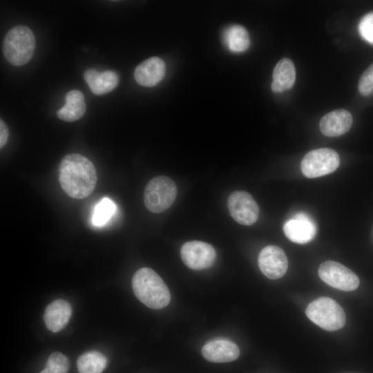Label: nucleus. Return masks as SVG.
I'll use <instances>...</instances> for the list:
<instances>
[{
  "label": "nucleus",
  "mask_w": 373,
  "mask_h": 373,
  "mask_svg": "<svg viewBox=\"0 0 373 373\" xmlns=\"http://www.w3.org/2000/svg\"><path fill=\"white\" fill-rule=\"evenodd\" d=\"M84 77L92 93L97 95L111 92L119 83L118 75L113 70L99 72L89 68L84 72Z\"/></svg>",
  "instance_id": "obj_16"
},
{
  "label": "nucleus",
  "mask_w": 373,
  "mask_h": 373,
  "mask_svg": "<svg viewBox=\"0 0 373 373\" xmlns=\"http://www.w3.org/2000/svg\"><path fill=\"white\" fill-rule=\"evenodd\" d=\"M258 266L269 279H278L287 272L288 260L283 249L276 245L265 247L258 256Z\"/></svg>",
  "instance_id": "obj_10"
},
{
  "label": "nucleus",
  "mask_w": 373,
  "mask_h": 373,
  "mask_svg": "<svg viewBox=\"0 0 373 373\" xmlns=\"http://www.w3.org/2000/svg\"><path fill=\"white\" fill-rule=\"evenodd\" d=\"M66 104L57 111V117L66 122H74L83 117L86 106L83 93L78 90L68 91L65 96Z\"/></svg>",
  "instance_id": "obj_18"
},
{
  "label": "nucleus",
  "mask_w": 373,
  "mask_h": 373,
  "mask_svg": "<svg viewBox=\"0 0 373 373\" xmlns=\"http://www.w3.org/2000/svg\"><path fill=\"white\" fill-rule=\"evenodd\" d=\"M115 203L108 198H102L95 207L92 215V223L95 227L105 225L114 215Z\"/></svg>",
  "instance_id": "obj_21"
},
{
  "label": "nucleus",
  "mask_w": 373,
  "mask_h": 373,
  "mask_svg": "<svg viewBox=\"0 0 373 373\" xmlns=\"http://www.w3.org/2000/svg\"><path fill=\"white\" fill-rule=\"evenodd\" d=\"M180 256L183 262L189 268L202 270L209 268L213 265L216 251L209 243L193 240L182 245Z\"/></svg>",
  "instance_id": "obj_8"
},
{
  "label": "nucleus",
  "mask_w": 373,
  "mask_h": 373,
  "mask_svg": "<svg viewBox=\"0 0 373 373\" xmlns=\"http://www.w3.org/2000/svg\"><path fill=\"white\" fill-rule=\"evenodd\" d=\"M358 89L363 96L373 94V63L369 66L361 76L358 80Z\"/></svg>",
  "instance_id": "obj_23"
},
{
  "label": "nucleus",
  "mask_w": 373,
  "mask_h": 373,
  "mask_svg": "<svg viewBox=\"0 0 373 373\" xmlns=\"http://www.w3.org/2000/svg\"><path fill=\"white\" fill-rule=\"evenodd\" d=\"M177 186L169 177L159 175L152 178L144 192V202L148 210L161 213L169 209L177 195Z\"/></svg>",
  "instance_id": "obj_5"
},
{
  "label": "nucleus",
  "mask_w": 373,
  "mask_h": 373,
  "mask_svg": "<svg viewBox=\"0 0 373 373\" xmlns=\"http://www.w3.org/2000/svg\"><path fill=\"white\" fill-rule=\"evenodd\" d=\"M204 358L213 363L233 361L240 356L238 347L226 339H216L207 343L202 348Z\"/></svg>",
  "instance_id": "obj_13"
},
{
  "label": "nucleus",
  "mask_w": 373,
  "mask_h": 373,
  "mask_svg": "<svg viewBox=\"0 0 373 373\" xmlns=\"http://www.w3.org/2000/svg\"><path fill=\"white\" fill-rule=\"evenodd\" d=\"M132 287L137 298L151 309L164 308L171 300L168 287L152 269H138L133 276Z\"/></svg>",
  "instance_id": "obj_2"
},
{
  "label": "nucleus",
  "mask_w": 373,
  "mask_h": 373,
  "mask_svg": "<svg viewBox=\"0 0 373 373\" xmlns=\"http://www.w3.org/2000/svg\"><path fill=\"white\" fill-rule=\"evenodd\" d=\"M227 207L231 216L238 223L251 225L256 222L259 216V208L247 192L236 191L230 194L227 200Z\"/></svg>",
  "instance_id": "obj_9"
},
{
  "label": "nucleus",
  "mask_w": 373,
  "mask_h": 373,
  "mask_svg": "<svg viewBox=\"0 0 373 373\" xmlns=\"http://www.w3.org/2000/svg\"><path fill=\"white\" fill-rule=\"evenodd\" d=\"M58 179L64 191L70 198L83 199L94 191L97 171L93 162L86 157L70 153L65 155L58 167Z\"/></svg>",
  "instance_id": "obj_1"
},
{
  "label": "nucleus",
  "mask_w": 373,
  "mask_h": 373,
  "mask_svg": "<svg viewBox=\"0 0 373 373\" xmlns=\"http://www.w3.org/2000/svg\"><path fill=\"white\" fill-rule=\"evenodd\" d=\"M358 29L361 36L368 42L373 44V12L362 18Z\"/></svg>",
  "instance_id": "obj_24"
},
{
  "label": "nucleus",
  "mask_w": 373,
  "mask_h": 373,
  "mask_svg": "<svg viewBox=\"0 0 373 373\" xmlns=\"http://www.w3.org/2000/svg\"><path fill=\"white\" fill-rule=\"evenodd\" d=\"M286 237L298 244H306L315 237L316 227L314 220L305 213H298L283 226Z\"/></svg>",
  "instance_id": "obj_11"
},
{
  "label": "nucleus",
  "mask_w": 373,
  "mask_h": 373,
  "mask_svg": "<svg viewBox=\"0 0 373 373\" xmlns=\"http://www.w3.org/2000/svg\"><path fill=\"white\" fill-rule=\"evenodd\" d=\"M71 314L70 304L64 299H57L46 307L44 319L49 330L59 332L67 325Z\"/></svg>",
  "instance_id": "obj_15"
},
{
  "label": "nucleus",
  "mask_w": 373,
  "mask_h": 373,
  "mask_svg": "<svg viewBox=\"0 0 373 373\" xmlns=\"http://www.w3.org/2000/svg\"><path fill=\"white\" fill-rule=\"evenodd\" d=\"M106 364V357L96 350L83 353L77 361V367L79 373H102Z\"/></svg>",
  "instance_id": "obj_20"
},
{
  "label": "nucleus",
  "mask_w": 373,
  "mask_h": 373,
  "mask_svg": "<svg viewBox=\"0 0 373 373\" xmlns=\"http://www.w3.org/2000/svg\"><path fill=\"white\" fill-rule=\"evenodd\" d=\"M305 314L313 323L327 331L341 329L346 321L343 308L328 297H320L312 301L307 305Z\"/></svg>",
  "instance_id": "obj_4"
},
{
  "label": "nucleus",
  "mask_w": 373,
  "mask_h": 373,
  "mask_svg": "<svg viewBox=\"0 0 373 373\" xmlns=\"http://www.w3.org/2000/svg\"><path fill=\"white\" fill-rule=\"evenodd\" d=\"M352 122L351 113L345 109L340 108L325 115L320 121L319 128L325 136L338 137L347 133Z\"/></svg>",
  "instance_id": "obj_12"
},
{
  "label": "nucleus",
  "mask_w": 373,
  "mask_h": 373,
  "mask_svg": "<svg viewBox=\"0 0 373 373\" xmlns=\"http://www.w3.org/2000/svg\"><path fill=\"white\" fill-rule=\"evenodd\" d=\"M8 128L5 122L0 119V148L2 149L6 144L8 139Z\"/></svg>",
  "instance_id": "obj_25"
},
{
  "label": "nucleus",
  "mask_w": 373,
  "mask_h": 373,
  "mask_svg": "<svg viewBox=\"0 0 373 373\" xmlns=\"http://www.w3.org/2000/svg\"><path fill=\"white\" fill-rule=\"evenodd\" d=\"M70 363L68 357L58 352L52 353L39 373H68Z\"/></svg>",
  "instance_id": "obj_22"
},
{
  "label": "nucleus",
  "mask_w": 373,
  "mask_h": 373,
  "mask_svg": "<svg viewBox=\"0 0 373 373\" xmlns=\"http://www.w3.org/2000/svg\"><path fill=\"white\" fill-rule=\"evenodd\" d=\"M318 276L329 286L344 291L355 290L360 283L355 273L343 265L332 260L325 261L320 265Z\"/></svg>",
  "instance_id": "obj_7"
},
{
  "label": "nucleus",
  "mask_w": 373,
  "mask_h": 373,
  "mask_svg": "<svg viewBox=\"0 0 373 373\" xmlns=\"http://www.w3.org/2000/svg\"><path fill=\"white\" fill-rule=\"evenodd\" d=\"M340 164L338 154L329 148H320L309 151L303 158L300 168L309 178L321 177L336 171Z\"/></svg>",
  "instance_id": "obj_6"
},
{
  "label": "nucleus",
  "mask_w": 373,
  "mask_h": 373,
  "mask_svg": "<svg viewBox=\"0 0 373 373\" xmlns=\"http://www.w3.org/2000/svg\"><path fill=\"white\" fill-rule=\"evenodd\" d=\"M271 88L274 93H282L291 88L296 79V70L292 61L283 58L274 67Z\"/></svg>",
  "instance_id": "obj_17"
},
{
  "label": "nucleus",
  "mask_w": 373,
  "mask_h": 373,
  "mask_svg": "<svg viewBox=\"0 0 373 373\" xmlns=\"http://www.w3.org/2000/svg\"><path fill=\"white\" fill-rule=\"evenodd\" d=\"M165 74V64L160 57H150L135 69L134 78L141 86L151 87L157 84Z\"/></svg>",
  "instance_id": "obj_14"
},
{
  "label": "nucleus",
  "mask_w": 373,
  "mask_h": 373,
  "mask_svg": "<svg viewBox=\"0 0 373 373\" xmlns=\"http://www.w3.org/2000/svg\"><path fill=\"white\" fill-rule=\"evenodd\" d=\"M35 43V35L28 27L21 25L15 26L4 37L3 55L12 65H24L32 58Z\"/></svg>",
  "instance_id": "obj_3"
},
{
  "label": "nucleus",
  "mask_w": 373,
  "mask_h": 373,
  "mask_svg": "<svg viewBox=\"0 0 373 373\" xmlns=\"http://www.w3.org/2000/svg\"><path fill=\"white\" fill-rule=\"evenodd\" d=\"M222 41L227 48L234 52H244L250 45L247 30L240 25L228 26L223 31Z\"/></svg>",
  "instance_id": "obj_19"
}]
</instances>
